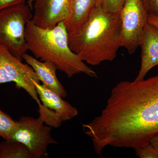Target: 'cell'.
<instances>
[{"mask_svg":"<svg viewBox=\"0 0 158 158\" xmlns=\"http://www.w3.org/2000/svg\"><path fill=\"white\" fill-rule=\"evenodd\" d=\"M94 151L140 148L158 135V74L141 81H123L111 90L101 113L83 125Z\"/></svg>","mask_w":158,"mask_h":158,"instance_id":"cell-1","label":"cell"},{"mask_svg":"<svg viewBox=\"0 0 158 158\" xmlns=\"http://www.w3.org/2000/svg\"><path fill=\"white\" fill-rule=\"evenodd\" d=\"M119 13L106 12L99 4L81 27L69 33L71 50L90 65L113 61L121 47Z\"/></svg>","mask_w":158,"mask_h":158,"instance_id":"cell-2","label":"cell"},{"mask_svg":"<svg viewBox=\"0 0 158 158\" xmlns=\"http://www.w3.org/2000/svg\"><path fill=\"white\" fill-rule=\"evenodd\" d=\"M68 37L64 22L51 29L41 28L31 20L26 26L27 48L36 59L51 62L69 78L81 73L97 77L96 72L71 50Z\"/></svg>","mask_w":158,"mask_h":158,"instance_id":"cell-3","label":"cell"},{"mask_svg":"<svg viewBox=\"0 0 158 158\" xmlns=\"http://www.w3.org/2000/svg\"><path fill=\"white\" fill-rule=\"evenodd\" d=\"M32 17L31 7L26 4L0 10V45L22 60L28 51L26 26Z\"/></svg>","mask_w":158,"mask_h":158,"instance_id":"cell-4","label":"cell"},{"mask_svg":"<svg viewBox=\"0 0 158 158\" xmlns=\"http://www.w3.org/2000/svg\"><path fill=\"white\" fill-rule=\"evenodd\" d=\"M44 119L40 115L37 118L23 116L15 122L11 139L22 143L28 149L31 158H39L47 154L50 144H57L52 135V127L44 125Z\"/></svg>","mask_w":158,"mask_h":158,"instance_id":"cell-5","label":"cell"},{"mask_svg":"<svg viewBox=\"0 0 158 158\" xmlns=\"http://www.w3.org/2000/svg\"><path fill=\"white\" fill-rule=\"evenodd\" d=\"M14 82L18 89L25 90L38 105L41 103L35 83H40L33 68L0 45V84Z\"/></svg>","mask_w":158,"mask_h":158,"instance_id":"cell-6","label":"cell"},{"mask_svg":"<svg viewBox=\"0 0 158 158\" xmlns=\"http://www.w3.org/2000/svg\"><path fill=\"white\" fill-rule=\"evenodd\" d=\"M120 44L130 55L135 53L144 27L148 13L141 0H126L120 11Z\"/></svg>","mask_w":158,"mask_h":158,"instance_id":"cell-7","label":"cell"},{"mask_svg":"<svg viewBox=\"0 0 158 158\" xmlns=\"http://www.w3.org/2000/svg\"><path fill=\"white\" fill-rule=\"evenodd\" d=\"M31 21L41 28L51 29L64 22L68 13V0H33Z\"/></svg>","mask_w":158,"mask_h":158,"instance_id":"cell-8","label":"cell"},{"mask_svg":"<svg viewBox=\"0 0 158 158\" xmlns=\"http://www.w3.org/2000/svg\"><path fill=\"white\" fill-rule=\"evenodd\" d=\"M141 48L140 70L135 81L144 80L151 69L158 65V28L147 23L141 34L139 47Z\"/></svg>","mask_w":158,"mask_h":158,"instance_id":"cell-9","label":"cell"},{"mask_svg":"<svg viewBox=\"0 0 158 158\" xmlns=\"http://www.w3.org/2000/svg\"><path fill=\"white\" fill-rule=\"evenodd\" d=\"M23 59L33 68L40 81L42 82L44 87L63 98L67 96V92L57 78L58 69L55 65L51 62L38 61L36 58L27 53L23 56Z\"/></svg>","mask_w":158,"mask_h":158,"instance_id":"cell-10","label":"cell"},{"mask_svg":"<svg viewBox=\"0 0 158 158\" xmlns=\"http://www.w3.org/2000/svg\"><path fill=\"white\" fill-rule=\"evenodd\" d=\"M36 90L42 104L55 111L62 122L70 120L78 115V111L63 98L46 88L40 83L35 82Z\"/></svg>","mask_w":158,"mask_h":158,"instance_id":"cell-11","label":"cell"},{"mask_svg":"<svg viewBox=\"0 0 158 158\" xmlns=\"http://www.w3.org/2000/svg\"><path fill=\"white\" fill-rule=\"evenodd\" d=\"M99 3L100 0H68V13L64 21L68 33L81 27Z\"/></svg>","mask_w":158,"mask_h":158,"instance_id":"cell-12","label":"cell"},{"mask_svg":"<svg viewBox=\"0 0 158 158\" xmlns=\"http://www.w3.org/2000/svg\"><path fill=\"white\" fill-rule=\"evenodd\" d=\"M0 158H31V156L25 145L10 139L0 143Z\"/></svg>","mask_w":158,"mask_h":158,"instance_id":"cell-13","label":"cell"},{"mask_svg":"<svg viewBox=\"0 0 158 158\" xmlns=\"http://www.w3.org/2000/svg\"><path fill=\"white\" fill-rule=\"evenodd\" d=\"M15 122L11 116L0 110V136L5 140L11 139V133Z\"/></svg>","mask_w":158,"mask_h":158,"instance_id":"cell-14","label":"cell"},{"mask_svg":"<svg viewBox=\"0 0 158 158\" xmlns=\"http://www.w3.org/2000/svg\"><path fill=\"white\" fill-rule=\"evenodd\" d=\"M38 112L44 119V123L47 125L55 128L59 127L62 122V119L55 111L48 109L42 103L38 105Z\"/></svg>","mask_w":158,"mask_h":158,"instance_id":"cell-15","label":"cell"},{"mask_svg":"<svg viewBox=\"0 0 158 158\" xmlns=\"http://www.w3.org/2000/svg\"><path fill=\"white\" fill-rule=\"evenodd\" d=\"M126 0H100V5L104 11L108 13L120 12Z\"/></svg>","mask_w":158,"mask_h":158,"instance_id":"cell-16","label":"cell"},{"mask_svg":"<svg viewBox=\"0 0 158 158\" xmlns=\"http://www.w3.org/2000/svg\"><path fill=\"white\" fill-rule=\"evenodd\" d=\"M136 154L140 158H158V152L150 143L135 149Z\"/></svg>","mask_w":158,"mask_h":158,"instance_id":"cell-17","label":"cell"},{"mask_svg":"<svg viewBox=\"0 0 158 158\" xmlns=\"http://www.w3.org/2000/svg\"><path fill=\"white\" fill-rule=\"evenodd\" d=\"M141 1L148 14L158 16V0H141Z\"/></svg>","mask_w":158,"mask_h":158,"instance_id":"cell-18","label":"cell"},{"mask_svg":"<svg viewBox=\"0 0 158 158\" xmlns=\"http://www.w3.org/2000/svg\"><path fill=\"white\" fill-rule=\"evenodd\" d=\"M27 0H0V10L9 7L25 4Z\"/></svg>","mask_w":158,"mask_h":158,"instance_id":"cell-19","label":"cell"},{"mask_svg":"<svg viewBox=\"0 0 158 158\" xmlns=\"http://www.w3.org/2000/svg\"><path fill=\"white\" fill-rule=\"evenodd\" d=\"M148 23L158 28V16L152 14H148Z\"/></svg>","mask_w":158,"mask_h":158,"instance_id":"cell-20","label":"cell"},{"mask_svg":"<svg viewBox=\"0 0 158 158\" xmlns=\"http://www.w3.org/2000/svg\"><path fill=\"white\" fill-rule=\"evenodd\" d=\"M149 143H150L158 152V135L154 136L151 139Z\"/></svg>","mask_w":158,"mask_h":158,"instance_id":"cell-21","label":"cell"},{"mask_svg":"<svg viewBox=\"0 0 158 158\" xmlns=\"http://www.w3.org/2000/svg\"><path fill=\"white\" fill-rule=\"evenodd\" d=\"M33 0H30V4H31V3L33 2Z\"/></svg>","mask_w":158,"mask_h":158,"instance_id":"cell-22","label":"cell"}]
</instances>
